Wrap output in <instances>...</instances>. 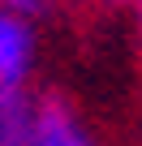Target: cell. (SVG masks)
Listing matches in <instances>:
<instances>
[{
  "label": "cell",
  "mask_w": 142,
  "mask_h": 146,
  "mask_svg": "<svg viewBox=\"0 0 142 146\" xmlns=\"http://www.w3.org/2000/svg\"><path fill=\"white\" fill-rule=\"evenodd\" d=\"M35 60V30L22 13L0 5V86H22Z\"/></svg>",
  "instance_id": "1"
},
{
  "label": "cell",
  "mask_w": 142,
  "mask_h": 146,
  "mask_svg": "<svg viewBox=\"0 0 142 146\" xmlns=\"http://www.w3.org/2000/svg\"><path fill=\"white\" fill-rule=\"evenodd\" d=\"M30 146H95V137L86 133V125L78 120L73 108L52 95V99H39Z\"/></svg>",
  "instance_id": "2"
},
{
  "label": "cell",
  "mask_w": 142,
  "mask_h": 146,
  "mask_svg": "<svg viewBox=\"0 0 142 146\" xmlns=\"http://www.w3.org/2000/svg\"><path fill=\"white\" fill-rule=\"evenodd\" d=\"M35 112L39 103H30L22 86H0V146H30Z\"/></svg>",
  "instance_id": "3"
},
{
  "label": "cell",
  "mask_w": 142,
  "mask_h": 146,
  "mask_svg": "<svg viewBox=\"0 0 142 146\" xmlns=\"http://www.w3.org/2000/svg\"><path fill=\"white\" fill-rule=\"evenodd\" d=\"M5 9H13V13H22V17H35V13H43L52 0H0Z\"/></svg>",
  "instance_id": "4"
},
{
  "label": "cell",
  "mask_w": 142,
  "mask_h": 146,
  "mask_svg": "<svg viewBox=\"0 0 142 146\" xmlns=\"http://www.w3.org/2000/svg\"><path fill=\"white\" fill-rule=\"evenodd\" d=\"M103 5H138L142 9V0H103Z\"/></svg>",
  "instance_id": "5"
},
{
  "label": "cell",
  "mask_w": 142,
  "mask_h": 146,
  "mask_svg": "<svg viewBox=\"0 0 142 146\" xmlns=\"http://www.w3.org/2000/svg\"><path fill=\"white\" fill-rule=\"evenodd\" d=\"M138 17H142V9H138Z\"/></svg>",
  "instance_id": "6"
}]
</instances>
